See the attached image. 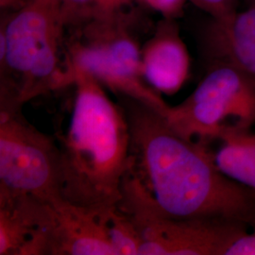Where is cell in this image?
Instances as JSON below:
<instances>
[{
	"label": "cell",
	"mask_w": 255,
	"mask_h": 255,
	"mask_svg": "<svg viewBox=\"0 0 255 255\" xmlns=\"http://www.w3.org/2000/svg\"><path fill=\"white\" fill-rule=\"evenodd\" d=\"M47 255H116L105 226V211L55 202Z\"/></svg>",
	"instance_id": "obj_8"
},
{
	"label": "cell",
	"mask_w": 255,
	"mask_h": 255,
	"mask_svg": "<svg viewBox=\"0 0 255 255\" xmlns=\"http://www.w3.org/2000/svg\"><path fill=\"white\" fill-rule=\"evenodd\" d=\"M188 0H138L139 4L163 15L164 18L177 19L183 12Z\"/></svg>",
	"instance_id": "obj_16"
},
{
	"label": "cell",
	"mask_w": 255,
	"mask_h": 255,
	"mask_svg": "<svg viewBox=\"0 0 255 255\" xmlns=\"http://www.w3.org/2000/svg\"><path fill=\"white\" fill-rule=\"evenodd\" d=\"M119 207L133 220L143 239L139 255H226L250 230L244 224L168 218L156 209L136 178L125 177Z\"/></svg>",
	"instance_id": "obj_7"
},
{
	"label": "cell",
	"mask_w": 255,
	"mask_h": 255,
	"mask_svg": "<svg viewBox=\"0 0 255 255\" xmlns=\"http://www.w3.org/2000/svg\"><path fill=\"white\" fill-rule=\"evenodd\" d=\"M0 198L49 204L64 200L57 140L29 123L22 111L0 112Z\"/></svg>",
	"instance_id": "obj_6"
},
{
	"label": "cell",
	"mask_w": 255,
	"mask_h": 255,
	"mask_svg": "<svg viewBox=\"0 0 255 255\" xmlns=\"http://www.w3.org/2000/svg\"><path fill=\"white\" fill-rule=\"evenodd\" d=\"M245 3H246L247 6L248 5H252V4H255V0H243Z\"/></svg>",
	"instance_id": "obj_19"
},
{
	"label": "cell",
	"mask_w": 255,
	"mask_h": 255,
	"mask_svg": "<svg viewBox=\"0 0 255 255\" xmlns=\"http://www.w3.org/2000/svg\"><path fill=\"white\" fill-rule=\"evenodd\" d=\"M118 102L129 128V172L156 209L172 219L255 226V192L223 173L208 146L182 135L141 101L118 97Z\"/></svg>",
	"instance_id": "obj_1"
},
{
	"label": "cell",
	"mask_w": 255,
	"mask_h": 255,
	"mask_svg": "<svg viewBox=\"0 0 255 255\" xmlns=\"http://www.w3.org/2000/svg\"><path fill=\"white\" fill-rule=\"evenodd\" d=\"M206 65L234 64L255 76V3L227 21L210 18L199 37Z\"/></svg>",
	"instance_id": "obj_11"
},
{
	"label": "cell",
	"mask_w": 255,
	"mask_h": 255,
	"mask_svg": "<svg viewBox=\"0 0 255 255\" xmlns=\"http://www.w3.org/2000/svg\"><path fill=\"white\" fill-rule=\"evenodd\" d=\"M139 15L136 11L68 31L66 47L71 74L75 68L87 71L118 97L141 101L165 117L169 105L143 76L136 37Z\"/></svg>",
	"instance_id": "obj_4"
},
{
	"label": "cell",
	"mask_w": 255,
	"mask_h": 255,
	"mask_svg": "<svg viewBox=\"0 0 255 255\" xmlns=\"http://www.w3.org/2000/svg\"><path fill=\"white\" fill-rule=\"evenodd\" d=\"M211 150L219 169L230 179L255 192V133L241 132L218 140Z\"/></svg>",
	"instance_id": "obj_12"
},
{
	"label": "cell",
	"mask_w": 255,
	"mask_h": 255,
	"mask_svg": "<svg viewBox=\"0 0 255 255\" xmlns=\"http://www.w3.org/2000/svg\"><path fill=\"white\" fill-rule=\"evenodd\" d=\"M226 255H255V225L229 248Z\"/></svg>",
	"instance_id": "obj_17"
},
{
	"label": "cell",
	"mask_w": 255,
	"mask_h": 255,
	"mask_svg": "<svg viewBox=\"0 0 255 255\" xmlns=\"http://www.w3.org/2000/svg\"><path fill=\"white\" fill-rule=\"evenodd\" d=\"M28 0H0L1 13H15L23 9Z\"/></svg>",
	"instance_id": "obj_18"
},
{
	"label": "cell",
	"mask_w": 255,
	"mask_h": 255,
	"mask_svg": "<svg viewBox=\"0 0 255 255\" xmlns=\"http://www.w3.org/2000/svg\"><path fill=\"white\" fill-rule=\"evenodd\" d=\"M143 76L160 95L182 89L190 72V55L176 19L158 22L152 35L141 47Z\"/></svg>",
	"instance_id": "obj_9"
},
{
	"label": "cell",
	"mask_w": 255,
	"mask_h": 255,
	"mask_svg": "<svg viewBox=\"0 0 255 255\" xmlns=\"http://www.w3.org/2000/svg\"><path fill=\"white\" fill-rule=\"evenodd\" d=\"M68 125L56 140L62 163V196L75 205L105 211L121 200L131 167L130 133L119 102L93 75L72 70Z\"/></svg>",
	"instance_id": "obj_2"
},
{
	"label": "cell",
	"mask_w": 255,
	"mask_h": 255,
	"mask_svg": "<svg viewBox=\"0 0 255 255\" xmlns=\"http://www.w3.org/2000/svg\"><path fill=\"white\" fill-rule=\"evenodd\" d=\"M62 0H28L0 16V112L72 86Z\"/></svg>",
	"instance_id": "obj_3"
},
{
	"label": "cell",
	"mask_w": 255,
	"mask_h": 255,
	"mask_svg": "<svg viewBox=\"0 0 255 255\" xmlns=\"http://www.w3.org/2000/svg\"><path fill=\"white\" fill-rule=\"evenodd\" d=\"M138 0H62L66 33L90 23L119 18L139 11Z\"/></svg>",
	"instance_id": "obj_13"
},
{
	"label": "cell",
	"mask_w": 255,
	"mask_h": 255,
	"mask_svg": "<svg viewBox=\"0 0 255 255\" xmlns=\"http://www.w3.org/2000/svg\"><path fill=\"white\" fill-rule=\"evenodd\" d=\"M105 226L116 255H139L143 239L135 223L126 212L116 206L105 212Z\"/></svg>",
	"instance_id": "obj_14"
},
{
	"label": "cell",
	"mask_w": 255,
	"mask_h": 255,
	"mask_svg": "<svg viewBox=\"0 0 255 255\" xmlns=\"http://www.w3.org/2000/svg\"><path fill=\"white\" fill-rule=\"evenodd\" d=\"M196 89L165 119L182 135L202 144L251 131L255 125V76L234 64L206 65Z\"/></svg>",
	"instance_id": "obj_5"
},
{
	"label": "cell",
	"mask_w": 255,
	"mask_h": 255,
	"mask_svg": "<svg viewBox=\"0 0 255 255\" xmlns=\"http://www.w3.org/2000/svg\"><path fill=\"white\" fill-rule=\"evenodd\" d=\"M52 206L33 198H0V255H47Z\"/></svg>",
	"instance_id": "obj_10"
},
{
	"label": "cell",
	"mask_w": 255,
	"mask_h": 255,
	"mask_svg": "<svg viewBox=\"0 0 255 255\" xmlns=\"http://www.w3.org/2000/svg\"><path fill=\"white\" fill-rule=\"evenodd\" d=\"M217 21H227L238 11L239 0H188Z\"/></svg>",
	"instance_id": "obj_15"
}]
</instances>
